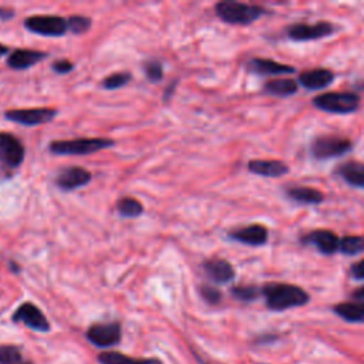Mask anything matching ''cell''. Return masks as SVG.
I'll list each match as a JSON object with an SVG mask.
<instances>
[{
  "label": "cell",
  "mask_w": 364,
  "mask_h": 364,
  "mask_svg": "<svg viewBox=\"0 0 364 364\" xmlns=\"http://www.w3.org/2000/svg\"><path fill=\"white\" fill-rule=\"evenodd\" d=\"M232 296L240 301H252L257 297L259 294V289L255 287V286H245V284H240V286H235L232 287L230 290Z\"/></svg>",
  "instance_id": "cell-29"
},
{
  "label": "cell",
  "mask_w": 364,
  "mask_h": 364,
  "mask_svg": "<svg viewBox=\"0 0 364 364\" xmlns=\"http://www.w3.org/2000/svg\"><path fill=\"white\" fill-rule=\"evenodd\" d=\"M247 169L252 173L266 176V178H277L289 172V166L277 159H253L247 164Z\"/></svg>",
  "instance_id": "cell-17"
},
{
  "label": "cell",
  "mask_w": 364,
  "mask_h": 364,
  "mask_svg": "<svg viewBox=\"0 0 364 364\" xmlns=\"http://www.w3.org/2000/svg\"><path fill=\"white\" fill-rule=\"evenodd\" d=\"M129 81H131V74L127 71H121V73H114V74L105 77L102 80L101 85L107 90H117L119 87H124Z\"/></svg>",
  "instance_id": "cell-27"
},
{
  "label": "cell",
  "mask_w": 364,
  "mask_h": 364,
  "mask_svg": "<svg viewBox=\"0 0 364 364\" xmlns=\"http://www.w3.org/2000/svg\"><path fill=\"white\" fill-rule=\"evenodd\" d=\"M92 175L88 169L81 166H70L63 169L55 179V183L63 191H74L87 185L91 181Z\"/></svg>",
  "instance_id": "cell-13"
},
{
  "label": "cell",
  "mask_w": 364,
  "mask_h": 364,
  "mask_svg": "<svg viewBox=\"0 0 364 364\" xmlns=\"http://www.w3.org/2000/svg\"><path fill=\"white\" fill-rule=\"evenodd\" d=\"M264 91L276 97H289L297 92V82L296 80H291V78L270 80L269 82H266Z\"/></svg>",
  "instance_id": "cell-24"
},
{
  "label": "cell",
  "mask_w": 364,
  "mask_h": 364,
  "mask_svg": "<svg viewBox=\"0 0 364 364\" xmlns=\"http://www.w3.org/2000/svg\"><path fill=\"white\" fill-rule=\"evenodd\" d=\"M51 68H53L55 73H58V74H67V73H70V71L74 68V65H73L71 61H68V60H65V58H61V60H55V61L53 63Z\"/></svg>",
  "instance_id": "cell-33"
},
{
  "label": "cell",
  "mask_w": 364,
  "mask_h": 364,
  "mask_svg": "<svg viewBox=\"0 0 364 364\" xmlns=\"http://www.w3.org/2000/svg\"><path fill=\"white\" fill-rule=\"evenodd\" d=\"M200 296L203 297L205 301H208L210 304H218L220 301V299H222L220 291L216 287L209 286V284H203L200 287Z\"/></svg>",
  "instance_id": "cell-32"
},
{
  "label": "cell",
  "mask_w": 364,
  "mask_h": 364,
  "mask_svg": "<svg viewBox=\"0 0 364 364\" xmlns=\"http://www.w3.org/2000/svg\"><path fill=\"white\" fill-rule=\"evenodd\" d=\"M67 26H68V31H71L73 34H82L88 31L91 26V20L84 16H71L67 18Z\"/></svg>",
  "instance_id": "cell-30"
},
{
  "label": "cell",
  "mask_w": 364,
  "mask_h": 364,
  "mask_svg": "<svg viewBox=\"0 0 364 364\" xmlns=\"http://www.w3.org/2000/svg\"><path fill=\"white\" fill-rule=\"evenodd\" d=\"M21 361V350L17 346H0V364H16Z\"/></svg>",
  "instance_id": "cell-28"
},
{
  "label": "cell",
  "mask_w": 364,
  "mask_h": 364,
  "mask_svg": "<svg viewBox=\"0 0 364 364\" xmlns=\"http://www.w3.org/2000/svg\"><path fill=\"white\" fill-rule=\"evenodd\" d=\"M87 340L100 348L117 346L121 340V324L118 321L94 323L85 333Z\"/></svg>",
  "instance_id": "cell-6"
},
{
  "label": "cell",
  "mask_w": 364,
  "mask_h": 364,
  "mask_svg": "<svg viewBox=\"0 0 364 364\" xmlns=\"http://www.w3.org/2000/svg\"><path fill=\"white\" fill-rule=\"evenodd\" d=\"M215 13L222 21L228 24L246 26L260 18L266 13V10L256 4L226 0V1H219L215 6Z\"/></svg>",
  "instance_id": "cell-2"
},
{
  "label": "cell",
  "mask_w": 364,
  "mask_h": 364,
  "mask_svg": "<svg viewBox=\"0 0 364 364\" xmlns=\"http://www.w3.org/2000/svg\"><path fill=\"white\" fill-rule=\"evenodd\" d=\"M247 68L250 73L257 74V75H277V74H290L294 71V68L291 65H286V64H280L277 61L273 60H267V58H252L247 63Z\"/></svg>",
  "instance_id": "cell-18"
},
{
  "label": "cell",
  "mask_w": 364,
  "mask_h": 364,
  "mask_svg": "<svg viewBox=\"0 0 364 364\" xmlns=\"http://www.w3.org/2000/svg\"><path fill=\"white\" fill-rule=\"evenodd\" d=\"M286 195L291 200L303 205H317L324 199L320 191L310 186H291L286 191Z\"/></svg>",
  "instance_id": "cell-23"
},
{
  "label": "cell",
  "mask_w": 364,
  "mask_h": 364,
  "mask_svg": "<svg viewBox=\"0 0 364 364\" xmlns=\"http://www.w3.org/2000/svg\"><path fill=\"white\" fill-rule=\"evenodd\" d=\"M303 243L313 245L323 255H333L338 250L340 239L336 233L326 229H316L301 237Z\"/></svg>",
  "instance_id": "cell-12"
},
{
  "label": "cell",
  "mask_w": 364,
  "mask_h": 364,
  "mask_svg": "<svg viewBox=\"0 0 364 364\" xmlns=\"http://www.w3.org/2000/svg\"><path fill=\"white\" fill-rule=\"evenodd\" d=\"M333 311L346 321L364 323V301H343L336 304Z\"/></svg>",
  "instance_id": "cell-20"
},
{
  "label": "cell",
  "mask_w": 364,
  "mask_h": 364,
  "mask_svg": "<svg viewBox=\"0 0 364 364\" xmlns=\"http://www.w3.org/2000/svg\"><path fill=\"white\" fill-rule=\"evenodd\" d=\"M144 71L145 75L148 77L149 81H159L164 77V70H162V64L158 60H149L144 64Z\"/></svg>",
  "instance_id": "cell-31"
},
{
  "label": "cell",
  "mask_w": 364,
  "mask_h": 364,
  "mask_svg": "<svg viewBox=\"0 0 364 364\" xmlns=\"http://www.w3.org/2000/svg\"><path fill=\"white\" fill-rule=\"evenodd\" d=\"M202 364H208V363H202Z\"/></svg>",
  "instance_id": "cell-40"
},
{
  "label": "cell",
  "mask_w": 364,
  "mask_h": 364,
  "mask_svg": "<svg viewBox=\"0 0 364 364\" xmlns=\"http://www.w3.org/2000/svg\"><path fill=\"white\" fill-rule=\"evenodd\" d=\"M353 299L354 300H358V301H364V286H361V287H358V289H355L354 291H353Z\"/></svg>",
  "instance_id": "cell-35"
},
{
  "label": "cell",
  "mask_w": 364,
  "mask_h": 364,
  "mask_svg": "<svg viewBox=\"0 0 364 364\" xmlns=\"http://www.w3.org/2000/svg\"><path fill=\"white\" fill-rule=\"evenodd\" d=\"M57 111L54 108H26V109H9L4 117L13 122L33 127L51 121Z\"/></svg>",
  "instance_id": "cell-11"
},
{
  "label": "cell",
  "mask_w": 364,
  "mask_h": 364,
  "mask_svg": "<svg viewBox=\"0 0 364 364\" xmlns=\"http://www.w3.org/2000/svg\"><path fill=\"white\" fill-rule=\"evenodd\" d=\"M13 321L14 323H23L31 330L36 331H48L50 323L47 317L43 314V311L33 303L26 301L17 307V310L13 313Z\"/></svg>",
  "instance_id": "cell-10"
},
{
  "label": "cell",
  "mask_w": 364,
  "mask_h": 364,
  "mask_svg": "<svg viewBox=\"0 0 364 364\" xmlns=\"http://www.w3.org/2000/svg\"><path fill=\"white\" fill-rule=\"evenodd\" d=\"M10 269L14 272V273H17L18 270H20V267H18V264H16L14 262H10Z\"/></svg>",
  "instance_id": "cell-37"
},
{
  "label": "cell",
  "mask_w": 364,
  "mask_h": 364,
  "mask_svg": "<svg viewBox=\"0 0 364 364\" xmlns=\"http://www.w3.org/2000/svg\"><path fill=\"white\" fill-rule=\"evenodd\" d=\"M350 273L355 280H364V259L355 262L350 267Z\"/></svg>",
  "instance_id": "cell-34"
},
{
  "label": "cell",
  "mask_w": 364,
  "mask_h": 364,
  "mask_svg": "<svg viewBox=\"0 0 364 364\" xmlns=\"http://www.w3.org/2000/svg\"><path fill=\"white\" fill-rule=\"evenodd\" d=\"M260 291L266 300V306L274 311L304 306L310 299L309 293L301 287L289 283H266Z\"/></svg>",
  "instance_id": "cell-1"
},
{
  "label": "cell",
  "mask_w": 364,
  "mask_h": 364,
  "mask_svg": "<svg viewBox=\"0 0 364 364\" xmlns=\"http://www.w3.org/2000/svg\"><path fill=\"white\" fill-rule=\"evenodd\" d=\"M117 209L125 218H136L144 212L142 203L138 199L131 198V196L121 198L117 203Z\"/></svg>",
  "instance_id": "cell-25"
},
{
  "label": "cell",
  "mask_w": 364,
  "mask_h": 364,
  "mask_svg": "<svg viewBox=\"0 0 364 364\" xmlns=\"http://www.w3.org/2000/svg\"><path fill=\"white\" fill-rule=\"evenodd\" d=\"M24 146L20 139L7 132H0V164L6 168H17L24 159Z\"/></svg>",
  "instance_id": "cell-9"
},
{
  "label": "cell",
  "mask_w": 364,
  "mask_h": 364,
  "mask_svg": "<svg viewBox=\"0 0 364 364\" xmlns=\"http://www.w3.org/2000/svg\"><path fill=\"white\" fill-rule=\"evenodd\" d=\"M338 250L344 255L353 256L364 252V236L353 235V236H344L340 239Z\"/></svg>",
  "instance_id": "cell-26"
},
{
  "label": "cell",
  "mask_w": 364,
  "mask_h": 364,
  "mask_svg": "<svg viewBox=\"0 0 364 364\" xmlns=\"http://www.w3.org/2000/svg\"><path fill=\"white\" fill-rule=\"evenodd\" d=\"M334 80V73L327 68H313L300 73L299 82L307 90H323Z\"/></svg>",
  "instance_id": "cell-15"
},
{
  "label": "cell",
  "mask_w": 364,
  "mask_h": 364,
  "mask_svg": "<svg viewBox=\"0 0 364 364\" xmlns=\"http://www.w3.org/2000/svg\"><path fill=\"white\" fill-rule=\"evenodd\" d=\"M16 364H31V363H23V361H20V363H16Z\"/></svg>",
  "instance_id": "cell-39"
},
{
  "label": "cell",
  "mask_w": 364,
  "mask_h": 364,
  "mask_svg": "<svg viewBox=\"0 0 364 364\" xmlns=\"http://www.w3.org/2000/svg\"><path fill=\"white\" fill-rule=\"evenodd\" d=\"M27 30L48 37H58L68 31L67 20L60 16H31L24 20Z\"/></svg>",
  "instance_id": "cell-7"
},
{
  "label": "cell",
  "mask_w": 364,
  "mask_h": 364,
  "mask_svg": "<svg viewBox=\"0 0 364 364\" xmlns=\"http://www.w3.org/2000/svg\"><path fill=\"white\" fill-rule=\"evenodd\" d=\"M337 173L351 186L364 188V164L344 162L337 168Z\"/></svg>",
  "instance_id": "cell-22"
},
{
  "label": "cell",
  "mask_w": 364,
  "mask_h": 364,
  "mask_svg": "<svg viewBox=\"0 0 364 364\" xmlns=\"http://www.w3.org/2000/svg\"><path fill=\"white\" fill-rule=\"evenodd\" d=\"M13 10L10 9H4V7H0V20H9L13 17Z\"/></svg>",
  "instance_id": "cell-36"
},
{
  "label": "cell",
  "mask_w": 364,
  "mask_h": 364,
  "mask_svg": "<svg viewBox=\"0 0 364 364\" xmlns=\"http://www.w3.org/2000/svg\"><path fill=\"white\" fill-rule=\"evenodd\" d=\"M313 105L330 114H351L360 107V97L355 92H324L313 98Z\"/></svg>",
  "instance_id": "cell-4"
},
{
  "label": "cell",
  "mask_w": 364,
  "mask_h": 364,
  "mask_svg": "<svg viewBox=\"0 0 364 364\" xmlns=\"http://www.w3.org/2000/svg\"><path fill=\"white\" fill-rule=\"evenodd\" d=\"M7 51H9V48L6 46H3V44H0V57L4 55Z\"/></svg>",
  "instance_id": "cell-38"
},
{
  "label": "cell",
  "mask_w": 364,
  "mask_h": 364,
  "mask_svg": "<svg viewBox=\"0 0 364 364\" xmlns=\"http://www.w3.org/2000/svg\"><path fill=\"white\" fill-rule=\"evenodd\" d=\"M112 145L114 141L108 138H75L51 141L48 149L55 155H88Z\"/></svg>",
  "instance_id": "cell-3"
},
{
  "label": "cell",
  "mask_w": 364,
  "mask_h": 364,
  "mask_svg": "<svg viewBox=\"0 0 364 364\" xmlns=\"http://www.w3.org/2000/svg\"><path fill=\"white\" fill-rule=\"evenodd\" d=\"M206 276L215 283H229L235 277L233 266L225 259H210L203 263Z\"/></svg>",
  "instance_id": "cell-16"
},
{
  "label": "cell",
  "mask_w": 364,
  "mask_h": 364,
  "mask_svg": "<svg viewBox=\"0 0 364 364\" xmlns=\"http://www.w3.org/2000/svg\"><path fill=\"white\" fill-rule=\"evenodd\" d=\"M336 27L328 21H318L314 24L294 23L287 27V37L294 41H310L331 36Z\"/></svg>",
  "instance_id": "cell-8"
},
{
  "label": "cell",
  "mask_w": 364,
  "mask_h": 364,
  "mask_svg": "<svg viewBox=\"0 0 364 364\" xmlns=\"http://www.w3.org/2000/svg\"><path fill=\"white\" fill-rule=\"evenodd\" d=\"M353 148V144L347 138L341 136H317L310 146V154L316 159H328V158H337L347 152H350Z\"/></svg>",
  "instance_id": "cell-5"
},
{
  "label": "cell",
  "mask_w": 364,
  "mask_h": 364,
  "mask_svg": "<svg viewBox=\"0 0 364 364\" xmlns=\"http://www.w3.org/2000/svg\"><path fill=\"white\" fill-rule=\"evenodd\" d=\"M100 364H161L156 358L131 357L119 351H104L97 355Z\"/></svg>",
  "instance_id": "cell-21"
},
{
  "label": "cell",
  "mask_w": 364,
  "mask_h": 364,
  "mask_svg": "<svg viewBox=\"0 0 364 364\" xmlns=\"http://www.w3.org/2000/svg\"><path fill=\"white\" fill-rule=\"evenodd\" d=\"M229 237L250 246H262L267 242L269 232L263 225H249L229 232Z\"/></svg>",
  "instance_id": "cell-14"
},
{
  "label": "cell",
  "mask_w": 364,
  "mask_h": 364,
  "mask_svg": "<svg viewBox=\"0 0 364 364\" xmlns=\"http://www.w3.org/2000/svg\"><path fill=\"white\" fill-rule=\"evenodd\" d=\"M47 57L46 53L37 51V50H26V48H18L13 51L9 58H7V65L14 68V70H26L38 61L44 60Z\"/></svg>",
  "instance_id": "cell-19"
}]
</instances>
